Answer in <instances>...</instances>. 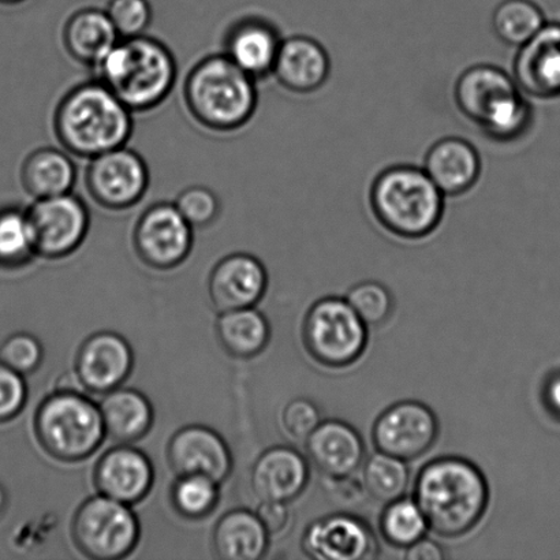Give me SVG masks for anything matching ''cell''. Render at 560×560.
Wrapping results in <instances>:
<instances>
[{"label":"cell","mask_w":560,"mask_h":560,"mask_svg":"<svg viewBox=\"0 0 560 560\" xmlns=\"http://www.w3.org/2000/svg\"><path fill=\"white\" fill-rule=\"evenodd\" d=\"M490 486L471 460L446 455L422 466L415 482V502L428 529L444 539L470 534L485 518Z\"/></svg>","instance_id":"6da1fadb"},{"label":"cell","mask_w":560,"mask_h":560,"mask_svg":"<svg viewBox=\"0 0 560 560\" xmlns=\"http://www.w3.org/2000/svg\"><path fill=\"white\" fill-rule=\"evenodd\" d=\"M54 135L70 155L91 159L128 145L133 113L97 79L70 88L55 107Z\"/></svg>","instance_id":"7a4b0ae2"},{"label":"cell","mask_w":560,"mask_h":560,"mask_svg":"<svg viewBox=\"0 0 560 560\" xmlns=\"http://www.w3.org/2000/svg\"><path fill=\"white\" fill-rule=\"evenodd\" d=\"M102 81L131 113H150L172 95L178 65L172 49L156 37L119 38L95 69Z\"/></svg>","instance_id":"3957f363"},{"label":"cell","mask_w":560,"mask_h":560,"mask_svg":"<svg viewBox=\"0 0 560 560\" xmlns=\"http://www.w3.org/2000/svg\"><path fill=\"white\" fill-rule=\"evenodd\" d=\"M186 109L213 133H234L254 119L259 107L257 81L223 52L206 55L191 66L184 84Z\"/></svg>","instance_id":"277c9868"},{"label":"cell","mask_w":560,"mask_h":560,"mask_svg":"<svg viewBox=\"0 0 560 560\" xmlns=\"http://www.w3.org/2000/svg\"><path fill=\"white\" fill-rule=\"evenodd\" d=\"M446 199L425 170L411 164L382 170L370 189L373 218L394 237L408 241L424 240L436 232Z\"/></svg>","instance_id":"5b68a950"},{"label":"cell","mask_w":560,"mask_h":560,"mask_svg":"<svg viewBox=\"0 0 560 560\" xmlns=\"http://www.w3.org/2000/svg\"><path fill=\"white\" fill-rule=\"evenodd\" d=\"M459 113L488 139L510 142L528 133L535 113L514 77L498 66L475 65L454 86Z\"/></svg>","instance_id":"8992f818"},{"label":"cell","mask_w":560,"mask_h":560,"mask_svg":"<svg viewBox=\"0 0 560 560\" xmlns=\"http://www.w3.org/2000/svg\"><path fill=\"white\" fill-rule=\"evenodd\" d=\"M35 433L44 452L68 464L90 458L106 438L98 405L74 388H58L38 405Z\"/></svg>","instance_id":"52a82bcc"},{"label":"cell","mask_w":560,"mask_h":560,"mask_svg":"<svg viewBox=\"0 0 560 560\" xmlns=\"http://www.w3.org/2000/svg\"><path fill=\"white\" fill-rule=\"evenodd\" d=\"M370 332L348 300L326 296L310 307L302 323L307 354L331 370L355 364L364 355Z\"/></svg>","instance_id":"ba28073f"},{"label":"cell","mask_w":560,"mask_h":560,"mask_svg":"<svg viewBox=\"0 0 560 560\" xmlns=\"http://www.w3.org/2000/svg\"><path fill=\"white\" fill-rule=\"evenodd\" d=\"M139 518L129 504L97 493L81 504L71 521V537L86 558L119 560L139 545Z\"/></svg>","instance_id":"9c48e42d"},{"label":"cell","mask_w":560,"mask_h":560,"mask_svg":"<svg viewBox=\"0 0 560 560\" xmlns=\"http://www.w3.org/2000/svg\"><path fill=\"white\" fill-rule=\"evenodd\" d=\"M150 185L151 172L145 159L128 145L88 161L85 188L103 210H131L144 199Z\"/></svg>","instance_id":"30bf717a"},{"label":"cell","mask_w":560,"mask_h":560,"mask_svg":"<svg viewBox=\"0 0 560 560\" xmlns=\"http://www.w3.org/2000/svg\"><path fill=\"white\" fill-rule=\"evenodd\" d=\"M37 257L60 260L80 249L91 230L86 202L71 194L33 200L26 207Z\"/></svg>","instance_id":"8fae6325"},{"label":"cell","mask_w":560,"mask_h":560,"mask_svg":"<svg viewBox=\"0 0 560 560\" xmlns=\"http://www.w3.org/2000/svg\"><path fill=\"white\" fill-rule=\"evenodd\" d=\"M133 248L153 270L168 271L188 259L195 244V229L185 221L174 202L147 207L135 224Z\"/></svg>","instance_id":"7c38bea8"},{"label":"cell","mask_w":560,"mask_h":560,"mask_svg":"<svg viewBox=\"0 0 560 560\" xmlns=\"http://www.w3.org/2000/svg\"><path fill=\"white\" fill-rule=\"evenodd\" d=\"M441 433L438 416L419 400H402L377 417L372 430L377 452L405 463L424 457Z\"/></svg>","instance_id":"4fadbf2b"},{"label":"cell","mask_w":560,"mask_h":560,"mask_svg":"<svg viewBox=\"0 0 560 560\" xmlns=\"http://www.w3.org/2000/svg\"><path fill=\"white\" fill-rule=\"evenodd\" d=\"M301 548L306 557L317 560H365L378 553L371 526L345 513L313 521L301 537Z\"/></svg>","instance_id":"5bb4252c"},{"label":"cell","mask_w":560,"mask_h":560,"mask_svg":"<svg viewBox=\"0 0 560 560\" xmlns=\"http://www.w3.org/2000/svg\"><path fill=\"white\" fill-rule=\"evenodd\" d=\"M135 366L128 340L113 331L91 335L75 357L77 382L86 392L104 395L122 386Z\"/></svg>","instance_id":"9a60e30c"},{"label":"cell","mask_w":560,"mask_h":560,"mask_svg":"<svg viewBox=\"0 0 560 560\" xmlns=\"http://www.w3.org/2000/svg\"><path fill=\"white\" fill-rule=\"evenodd\" d=\"M155 482L151 459L131 444H118L98 458L93 469V485L97 493L120 503L144 501Z\"/></svg>","instance_id":"2e32d148"},{"label":"cell","mask_w":560,"mask_h":560,"mask_svg":"<svg viewBox=\"0 0 560 560\" xmlns=\"http://www.w3.org/2000/svg\"><path fill=\"white\" fill-rule=\"evenodd\" d=\"M512 75L529 98L550 101L560 96L559 22H547L530 40L517 48Z\"/></svg>","instance_id":"e0dca14e"},{"label":"cell","mask_w":560,"mask_h":560,"mask_svg":"<svg viewBox=\"0 0 560 560\" xmlns=\"http://www.w3.org/2000/svg\"><path fill=\"white\" fill-rule=\"evenodd\" d=\"M170 468L177 476L202 475L222 485L232 474V452L212 428L188 425L174 433L167 447Z\"/></svg>","instance_id":"ac0fdd59"},{"label":"cell","mask_w":560,"mask_h":560,"mask_svg":"<svg viewBox=\"0 0 560 560\" xmlns=\"http://www.w3.org/2000/svg\"><path fill=\"white\" fill-rule=\"evenodd\" d=\"M282 40L273 22L261 15H245L228 26L222 52L259 82L272 75Z\"/></svg>","instance_id":"d6986e66"},{"label":"cell","mask_w":560,"mask_h":560,"mask_svg":"<svg viewBox=\"0 0 560 560\" xmlns=\"http://www.w3.org/2000/svg\"><path fill=\"white\" fill-rule=\"evenodd\" d=\"M268 273L256 256L237 252L224 256L208 279V294L218 312L254 307L266 294Z\"/></svg>","instance_id":"ffe728a7"},{"label":"cell","mask_w":560,"mask_h":560,"mask_svg":"<svg viewBox=\"0 0 560 560\" xmlns=\"http://www.w3.org/2000/svg\"><path fill=\"white\" fill-rule=\"evenodd\" d=\"M331 58L316 38L295 35L280 44L272 75L283 90L295 95H311L327 84Z\"/></svg>","instance_id":"44dd1931"},{"label":"cell","mask_w":560,"mask_h":560,"mask_svg":"<svg viewBox=\"0 0 560 560\" xmlns=\"http://www.w3.org/2000/svg\"><path fill=\"white\" fill-rule=\"evenodd\" d=\"M310 464L295 448L276 446L266 450L252 468L250 482L261 502L290 503L310 485Z\"/></svg>","instance_id":"7402d4cb"},{"label":"cell","mask_w":560,"mask_h":560,"mask_svg":"<svg viewBox=\"0 0 560 560\" xmlns=\"http://www.w3.org/2000/svg\"><path fill=\"white\" fill-rule=\"evenodd\" d=\"M305 442L307 458L324 477L351 476L364 464V439L349 422L322 421Z\"/></svg>","instance_id":"603a6c76"},{"label":"cell","mask_w":560,"mask_h":560,"mask_svg":"<svg viewBox=\"0 0 560 560\" xmlns=\"http://www.w3.org/2000/svg\"><path fill=\"white\" fill-rule=\"evenodd\" d=\"M422 168L444 196L458 197L479 183L482 163L479 151L468 140L444 137L428 150Z\"/></svg>","instance_id":"cb8c5ba5"},{"label":"cell","mask_w":560,"mask_h":560,"mask_svg":"<svg viewBox=\"0 0 560 560\" xmlns=\"http://www.w3.org/2000/svg\"><path fill=\"white\" fill-rule=\"evenodd\" d=\"M119 36L106 10L84 8L66 20L62 30L65 51L74 62L95 69Z\"/></svg>","instance_id":"d4e9b609"},{"label":"cell","mask_w":560,"mask_h":560,"mask_svg":"<svg viewBox=\"0 0 560 560\" xmlns=\"http://www.w3.org/2000/svg\"><path fill=\"white\" fill-rule=\"evenodd\" d=\"M77 178L79 170L73 155L63 148H37L21 164V185L33 200L71 194Z\"/></svg>","instance_id":"484cf974"},{"label":"cell","mask_w":560,"mask_h":560,"mask_svg":"<svg viewBox=\"0 0 560 560\" xmlns=\"http://www.w3.org/2000/svg\"><path fill=\"white\" fill-rule=\"evenodd\" d=\"M98 409L106 436L118 444L141 441L155 421L150 399L133 388L118 387L104 394Z\"/></svg>","instance_id":"4316f807"},{"label":"cell","mask_w":560,"mask_h":560,"mask_svg":"<svg viewBox=\"0 0 560 560\" xmlns=\"http://www.w3.org/2000/svg\"><path fill=\"white\" fill-rule=\"evenodd\" d=\"M215 556L222 560H259L270 547V534L250 510H232L218 521L212 535Z\"/></svg>","instance_id":"83f0119b"},{"label":"cell","mask_w":560,"mask_h":560,"mask_svg":"<svg viewBox=\"0 0 560 560\" xmlns=\"http://www.w3.org/2000/svg\"><path fill=\"white\" fill-rule=\"evenodd\" d=\"M219 342L235 359L248 360L259 355L271 338L267 317L254 307L221 313L217 322Z\"/></svg>","instance_id":"f1b7e54d"},{"label":"cell","mask_w":560,"mask_h":560,"mask_svg":"<svg viewBox=\"0 0 560 560\" xmlns=\"http://www.w3.org/2000/svg\"><path fill=\"white\" fill-rule=\"evenodd\" d=\"M26 208L0 207V267L20 270L36 259Z\"/></svg>","instance_id":"f546056e"},{"label":"cell","mask_w":560,"mask_h":560,"mask_svg":"<svg viewBox=\"0 0 560 560\" xmlns=\"http://www.w3.org/2000/svg\"><path fill=\"white\" fill-rule=\"evenodd\" d=\"M547 24L545 13L534 0H503L492 14V30L510 47L518 48Z\"/></svg>","instance_id":"4dcf8cb0"},{"label":"cell","mask_w":560,"mask_h":560,"mask_svg":"<svg viewBox=\"0 0 560 560\" xmlns=\"http://www.w3.org/2000/svg\"><path fill=\"white\" fill-rule=\"evenodd\" d=\"M410 474L405 460L377 452L362 466V485L368 495L389 503L405 497Z\"/></svg>","instance_id":"1f68e13d"},{"label":"cell","mask_w":560,"mask_h":560,"mask_svg":"<svg viewBox=\"0 0 560 560\" xmlns=\"http://www.w3.org/2000/svg\"><path fill=\"white\" fill-rule=\"evenodd\" d=\"M378 528L389 546L406 550L425 536L428 524L415 499L402 497L386 504Z\"/></svg>","instance_id":"d6a6232c"},{"label":"cell","mask_w":560,"mask_h":560,"mask_svg":"<svg viewBox=\"0 0 560 560\" xmlns=\"http://www.w3.org/2000/svg\"><path fill=\"white\" fill-rule=\"evenodd\" d=\"M219 482L202 475L178 476L172 487V503L179 515L202 520L217 509L221 491Z\"/></svg>","instance_id":"836d02e7"},{"label":"cell","mask_w":560,"mask_h":560,"mask_svg":"<svg viewBox=\"0 0 560 560\" xmlns=\"http://www.w3.org/2000/svg\"><path fill=\"white\" fill-rule=\"evenodd\" d=\"M346 300L368 327L383 326L394 312L392 293L386 285L373 280L355 284Z\"/></svg>","instance_id":"e575fe53"},{"label":"cell","mask_w":560,"mask_h":560,"mask_svg":"<svg viewBox=\"0 0 560 560\" xmlns=\"http://www.w3.org/2000/svg\"><path fill=\"white\" fill-rule=\"evenodd\" d=\"M174 206L195 232L211 228L222 212L221 199L215 191L201 185L189 186L180 191Z\"/></svg>","instance_id":"d590c367"},{"label":"cell","mask_w":560,"mask_h":560,"mask_svg":"<svg viewBox=\"0 0 560 560\" xmlns=\"http://www.w3.org/2000/svg\"><path fill=\"white\" fill-rule=\"evenodd\" d=\"M106 11L119 38L147 35L153 20L148 0H109Z\"/></svg>","instance_id":"8d00e7d4"},{"label":"cell","mask_w":560,"mask_h":560,"mask_svg":"<svg viewBox=\"0 0 560 560\" xmlns=\"http://www.w3.org/2000/svg\"><path fill=\"white\" fill-rule=\"evenodd\" d=\"M43 359V346L31 334L11 335L0 348V361L22 376L36 372L42 365Z\"/></svg>","instance_id":"74e56055"},{"label":"cell","mask_w":560,"mask_h":560,"mask_svg":"<svg viewBox=\"0 0 560 560\" xmlns=\"http://www.w3.org/2000/svg\"><path fill=\"white\" fill-rule=\"evenodd\" d=\"M26 399L24 376L0 361V424L15 419L25 408Z\"/></svg>","instance_id":"f35d334b"},{"label":"cell","mask_w":560,"mask_h":560,"mask_svg":"<svg viewBox=\"0 0 560 560\" xmlns=\"http://www.w3.org/2000/svg\"><path fill=\"white\" fill-rule=\"evenodd\" d=\"M282 422L290 436L306 441L322 422L320 410L310 399L295 398L285 405Z\"/></svg>","instance_id":"ab89813d"},{"label":"cell","mask_w":560,"mask_h":560,"mask_svg":"<svg viewBox=\"0 0 560 560\" xmlns=\"http://www.w3.org/2000/svg\"><path fill=\"white\" fill-rule=\"evenodd\" d=\"M326 492L334 502L342 504H355L364 499L366 493L364 485L355 480L353 475L343 477H324Z\"/></svg>","instance_id":"60d3db41"},{"label":"cell","mask_w":560,"mask_h":560,"mask_svg":"<svg viewBox=\"0 0 560 560\" xmlns=\"http://www.w3.org/2000/svg\"><path fill=\"white\" fill-rule=\"evenodd\" d=\"M256 514L270 536L282 534L290 523L288 503L261 502L259 509L256 510Z\"/></svg>","instance_id":"b9f144b4"},{"label":"cell","mask_w":560,"mask_h":560,"mask_svg":"<svg viewBox=\"0 0 560 560\" xmlns=\"http://www.w3.org/2000/svg\"><path fill=\"white\" fill-rule=\"evenodd\" d=\"M405 558L408 560H443L446 559V552L439 542L422 537L415 545L406 548Z\"/></svg>","instance_id":"7bdbcfd3"},{"label":"cell","mask_w":560,"mask_h":560,"mask_svg":"<svg viewBox=\"0 0 560 560\" xmlns=\"http://www.w3.org/2000/svg\"><path fill=\"white\" fill-rule=\"evenodd\" d=\"M547 408L560 416V376L552 377L545 389Z\"/></svg>","instance_id":"ee69618b"},{"label":"cell","mask_w":560,"mask_h":560,"mask_svg":"<svg viewBox=\"0 0 560 560\" xmlns=\"http://www.w3.org/2000/svg\"><path fill=\"white\" fill-rule=\"evenodd\" d=\"M8 492H5L4 487L0 485V515H2L5 512V509H8Z\"/></svg>","instance_id":"f6af8a7d"},{"label":"cell","mask_w":560,"mask_h":560,"mask_svg":"<svg viewBox=\"0 0 560 560\" xmlns=\"http://www.w3.org/2000/svg\"><path fill=\"white\" fill-rule=\"evenodd\" d=\"M26 2V0H0L3 5H16Z\"/></svg>","instance_id":"bcb514c9"}]
</instances>
